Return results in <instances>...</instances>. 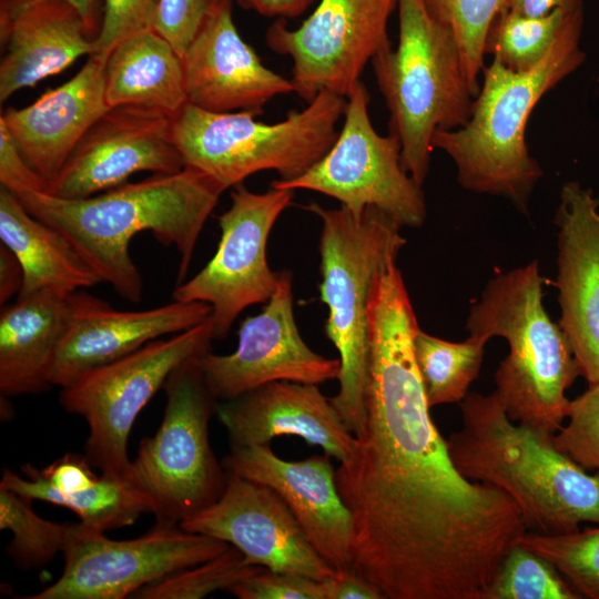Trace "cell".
Segmentation results:
<instances>
[{
    "mask_svg": "<svg viewBox=\"0 0 599 599\" xmlns=\"http://www.w3.org/2000/svg\"><path fill=\"white\" fill-rule=\"evenodd\" d=\"M346 103L344 97L323 91L305 109L273 124L256 120L258 111L216 113L186 103L172 118L173 141L185 166L206 173L225 190L265 170L293 180L333 145Z\"/></svg>",
    "mask_w": 599,
    "mask_h": 599,
    "instance_id": "8",
    "label": "cell"
},
{
    "mask_svg": "<svg viewBox=\"0 0 599 599\" xmlns=\"http://www.w3.org/2000/svg\"><path fill=\"white\" fill-rule=\"evenodd\" d=\"M73 293L40 291L4 305L0 313V392L4 397L52 387V366L69 329Z\"/></svg>",
    "mask_w": 599,
    "mask_h": 599,
    "instance_id": "25",
    "label": "cell"
},
{
    "mask_svg": "<svg viewBox=\"0 0 599 599\" xmlns=\"http://www.w3.org/2000/svg\"><path fill=\"white\" fill-rule=\"evenodd\" d=\"M213 0H160L153 29L182 55L206 17Z\"/></svg>",
    "mask_w": 599,
    "mask_h": 599,
    "instance_id": "38",
    "label": "cell"
},
{
    "mask_svg": "<svg viewBox=\"0 0 599 599\" xmlns=\"http://www.w3.org/2000/svg\"><path fill=\"white\" fill-rule=\"evenodd\" d=\"M0 242L18 257L23 285L18 296L40 291L71 294L101 283L73 245L38 220L9 190L0 186Z\"/></svg>",
    "mask_w": 599,
    "mask_h": 599,
    "instance_id": "27",
    "label": "cell"
},
{
    "mask_svg": "<svg viewBox=\"0 0 599 599\" xmlns=\"http://www.w3.org/2000/svg\"><path fill=\"white\" fill-rule=\"evenodd\" d=\"M209 304L172 301L141 311H119L82 291L73 293L69 329L58 349L50 382L63 388L82 374L120 359L150 342L205 322Z\"/></svg>",
    "mask_w": 599,
    "mask_h": 599,
    "instance_id": "21",
    "label": "cell"
},
{
    "mask_svg": "<svg viewBox=\"0 0 599 599\" xmlns=\"http://www.w3.org/2000/svg\"><path fill=\"white\" fill-rule=\"evenodd\" d=\"M322 582L325 599H386L376 585L353 569H335Z\"/></svg>",
    "mask_w": 599,
    "mask_h": 599,
    "instance_id": "40",
    "label": "cell"
},
{
    "mask_svg": "<svg viewBox=\"0 0 599 599\" xmlns=\"http://www.w3.org/2000/svg\"><path fill=\"white\" fill-rule=\"evenodd\" d=\"M231 447L268 445L278 436H297L319 446L339 463L355 447L331 398L317 385L277 380L217 403L215 410Z\"/></svg>",
    "mask_w": 599,
    "mask_h": 599,
    "instance_id": "22",
    "label": "cell"
},
{
    "mask_svg": "<svg viewBox=\"0 0 599 599\" xmlns=\"http://www.w3.org/2000/svg\"><path fill=\"white\" fill-rule=\"evenodd\" d=\"M429 13L456 38L464 70L476 98L485 69V41L505 0H424Z\"/></svg>",
    "mask_w": 599,
    "mask_h": 599,
    "instance_id": "32",
    "label": "cell"
},
{
    "mask_svg": "<svg viewBox=\"0 0 599 599\" xmlns=\"http://www.w3.org/2000/svg\"><path fill=\"white\" fill-rule=\"evenodd\" d=\"M397 6L398 44L386 47L372 63L403 167L422 186L434 134L464 126L475 97L453 32L429 13L424 0H397Z\"/></svg>",
    "mask_w": 599,
    "mask_h": 599,
    "instance_id": "7",
    "label": "cell"
},
{
    "mask_svg": "<svg viewBox=\"0 0 599 599\" xmlns=\"http://www.w3.org/2000/svg\"><path fill=\"white\" fill-rule=\"evenodd\" d=\"M329 455L290 461L270 445L232 447L227 473L266 485L286 502L316 552L334 569H352L354 525L335 480Z\"/></svg>",
    "mask_w": 599,
    "mask_h": 599,
    "instance_id": "18",
    "label": "cell"
},
{
    "mask_svg": "<svg viewBox=\"0 0 599 599\" xmlns=\"http://www.w3.org/2000/svg\"><path fill=\"white\" fill-rule=\"evenodd\" d=\"M346 100L344 123L329 150L302 175L275 180L271 187L315 191L355 213L375 207L402 226L420 227L425 199L422 186L403 167L399 141L376 132L368 113L369 95L361 81Z\"/></svg>",
    "mask_w": 599,
    "mask_h": 599,
    "instance_id": "11",
    "label": "cell"
},
{
    "mask_svg": "<svg viewBox=\"0 0 599 599\" xmlns=\"http://www.w3.org/2000/svg\"><path fill=\"white\" fill-rule=\"evenodd\" d=\"M459 406L463 426L447 444L464 477L505 491L532 532L599 525V473L588 474L559 450L554 434L514 422L495 392L468 393Z\"/></svg>",
    "mask_w": 599,
    "mask_h": 599,
    "instance_id": "3",
    "label": "cell"
},
{
    "mask_svg": "<svg viewBox=\"0 0 599 599\" xmlns=\"http://www.w3.org/2000/svg\"><path fill=\"white\" fill-rule=\"evenodd\" d=\"M75 522L60 578L29 599H123L170 575L212 559L230 545L180 525H156L139 538L110 539Z\"/></svg>",
    "mask_w": 599,
    "mask_h": 599,
    "instance_id": "12",
    "label": "cell"
},
{
    "mask_svg": "<svg viewBox=\"0 0 599 599\" xmlns=\"http://www.w3.org/2000/svg\"><path fill=\"white\" fill-rule=\"evenodd\" d=\"M105 55L93 53L79 72L23 109L0 116L19 152L48 185L92 124L110 108L104 94ZM47 191V190H45Z\"/></svg>",
    "mask_w": 599,
    "mask_h": 599,
    "instance_id": "24",
    "label": "cell"
},
{
    "mask_svg": "<svg viewBox=\"0 0 599 599\" xmlns=\"http://www.w3.org/2000/svg\"><path fill=\"white\" fill-rule=\"evenodd\" d=\"M32 501L0 488V528L12 534L6 554L21 570L41 568L62 554L75 524L42 518Z\"/></svg>",
    "mask_w": 599,
    "mask_h": 599,
    "instance_id": "30",
    "label": "cell"
},
{
    "mask_svg": "<svg viewBox=\"0 0 599 599\" xmlns=\"http://www.w3.org/2000/svg\"><path fill=\"white\" fill-rule=\"evenodd\" d=\"M221 497L180 522L192 532L238 549L251 565L323 581L332 568L313 548L282 497L271 487L227 473Z\"/></svg>",
    "mask_w": 599,
    "mask_h": 599,
    "instance_id": "17",
    "label": "cell"
},
{
    "mask_svg": "<svg viewBox=\"0 0 599 599\" xmlns=\"http://www.w3.org/2000/svg\"><path fill=\"white\" fill-rule=\"evenodd\" d=\"M556 567L516 544L502 560L485 599H580Z\"/></svg>",
    "mask_w": 599,
    "mask_h": 599,
    "instance_id": "34",
    "label": "cell"
},
{
    "mask_svg": "<svg viewBox=\"0 0 599 599\" xmlns=\"http://www.w3.org/2000/svg\"><path fill=\"white\" fill-rule=\"evenodd\" d=\"M211 317L169 338L91 369L61 388L65 412L81 416L89 435L84 456L102 475L129 481L128 441L140 412L185 362L211 352Z\"/></svg>",
    "mask_w": 599,
    "mask_h": 599,
    "instance_id": "10",
    "label": "cell"
},
{
    "mask_svg": "<svg viewBox=\"0 0 599 599\" xmlns=\"http://www.w3.org/2000/svg\"><path fill=\"white\" fill-rule=\"evenodd\" d=\"M544 284L536 260L495 274L470 306L466 329L507 341L495 393L514 422L555 435L568 415L566 392L580 374L566 334L544 306Z\"/></svg>",
    "mask_w": 599,
    "mask_h": 599,
    "instance_id": "5",
    "label": "cell"
},
{
    "mask_svg": "<svg viewBox=\"0 0 599 599\" xmlns=\"http://www.w3.org/2000/svg\"><path fill=\"white\" fill-rule=\"evenodd\" d=\"M205 382L217 400L234 398L267 383L318 385L338 379L341 362L313 352L303 341L293 313L292 274L280 272L264 309L244 319L235 352L200 358Z\"/></svg>",
    "mask_w": 599,
    "mask_h": 599,
    "instance_id": "15",
    "label": "cell"
},
{
    "mask_svg": "<svg viewBox=\"0 0 599 599\" xmlns=\"http://www.w3.org/2000/svg\"><path fill=\"white\" fill-rule=\"evenodd\" d=\"M568 424L554 435L559 450L585 469L599 473V383L569 403Z\"/></svg>",
    "mask_w": 599,
    "mask_h": 599,
    "instance_id": "35",
    "label": "cell"
},
{
    "mask_svg": "<svg viewBox=\"0 0 599 599\" xmlns=\"http://www.w3.org/2000/svg\"><path fill=\"white\" fill-rule=\"evenodd\" d=\"M244 555L230 546L219 556L195 566L170 573L138 590L139 599H201L216 590H226L257 572Z\"/></svg>",
    "mask_w": 599,
    "mask_h": 599,
    "instance_id": "33",
    "label": "cell"
},
{
    "mask_svg": "<svg viewBox=\"0 0 599 599\" xmlns=\"http://www.w3.org/2000/svg\"><path fill=\"white\" fill-rule=\"evenodd\" d=\"M583 4L571 10L546 58L534 69L514 72L497 59L483 71L468 122L434 134L433 149L455 163L465 190L505 197L520 212L542 176L526 143L528 119L542 95L586 60L580 48Z\"/></svg>",
    "mask_w": 599,
    "mask_h": 599,
    "instance_id": "4",
    "label": "cell"
},
{
    "mask_svg": "<svg viewBox=\"0 0 599 599\" xmlns=\"http://www.w3.org/2000/svg\"><path fill=\"white\" fill-rule=\"evenodd\" d=\"M80 12L90 33L97 38L99 33V22L97 12V0H65Z\"/></svg>",
    "mask_w": 599,
    "mask_h": 599,
    "instance_id": "44",
    "label": "cell"
},
{
    "mask_svg": "<svg viewBox=\"0 0 599 599\" xmlns=\"http://www.w3.org/2000/svg\"><path fill=\"white\" fill-rule=\"evenodd\" d=\"M316 0H237L245 9L265 17L294 18Z\"/></svg>",
    "mask_w": 599,
    "mask_h": 599,
    "instance_id": "42",
    "label": "cell"
},
{
    "mask_svg": "<svg viewBox=\"0 0 599 599\" xmlns=\"http://www.w3.org/2000/svg\"><path fill=\"white\" fill-rule=\"evenodd\" d=\"M487 342L473 335L463 342H448L417 329L414 357L429 408L460 403L468 395L479 375Z\"/></svg>",
    "mask_w": 599,
    "mask_h": 599,
    "instance_id": "28",
    "label": "cell"
},
{
    "mask_svg": "<svg viewBox=\"0 0 599 599\" xmlns=\"http://www.w3.org/2000/svg\"><path fill=\"white\" fill-rule=\"evenodd\" d=\"M418 328L393 264L369 304L365 420L335 470L353 517L352 569L386 599H485L528 528L505 491L455 467L415 362Z\"/></svg>",
    "mask_w": 599,
    "mask_h": 599,
    "instance_id": "1",
    "label": "cell"
},
{
    "mask_svg": "<svg viewBox=\"0 0 599 599\" xmlns=\"http://www.w3.org/2000/svg\"><path fill=\"white\" fill-rule=\"evenodd\" d=\"M559 325L579 374L599 383V199L577 181L566 182L556 210Z\"/></svg>",
    "mask_w": 599,
    "mask_h": 599,
    "instance_id": "19",
    "label": "cell"
},
{
    "mask_svg": "<svg viewBox=\"0 0 599 599\" xmlns=\"http://www.w3.org/2000/svg\"><path fill=\"white\" fill-rule=\"evenodd\" d=\"M225 189L206 173L185 166L153 174L78 200L47 192L16 195L38 220L59 231L114 292L131 303L142 298L143 282L130 243L149 231L180 256L177 284L184 282L202 229Z\"/></svg>",
    "mask_w": 599,
    "mask_h": 599,
    "instance_id": "2",
    "label": "cell"
},
{
    "mask_svg": "<svg viewBox=\"0 0 599 599\" xmlns=\"http://www.w3.org/2000/svg\"><path fill=\"white\" fill-rule=\"evenodd\" d=\"M397 0H319L296 29L274 22L271 50L293 60L294 92L307 103L325 91L347 98L369 60L390 45L387 24Z\"/></svg>",
    "mask_w": 599,
    "mask_h": 599,
    "instance_id": "14",
    "label": "cell"
},
{
    "mask_svg": "<svg viewBox=\"0 0 599 599\" xmlns=\"http://www.w3.org/2000/svg\"><path fill=\"white\" fill-rule=\"evenodd\" d=\"M306 210L322 222L321 298L328 307L325 332L339 354L338 393L331 398L345 427L356 434L365 420L369 304L377 276L406 244L402 225L375 207L359 213L341 205Z\"/></svg>",
    "mask_w": 599,
    "mask_h": 599,
    "instance_id": "6",
    "label": "cell"
},
{
    "mask_svg": "<svg viewBox=\"0 0 599 599\" xmlns=\"http://www.w3.org/2000/svg\"><path fill=\"white\" fill-rule=\"evenodd\" d=\"M227 591L240 599H325L322 581L266 568L234 583Z\"/></svg>",
    "mask_w": 599,
    "mask_h": 599,
    "instance_id": "37",
    "label": "cell"
},
{
    "mask_svg": "<svg viewBox=\"0 0 599 599\" xmlns=\"http://www.w3.org/2000/svg\"><path fill=\"white\" fill-rule=\"evenodd\" d=\"M171 121L136 106L110 108L87 131L45 192L85 199L126 183L136 172L181 171L185 164Z\"/></svg>",
    "mask_w": 599,
    "mask_h": 599,
    "instance_id": "16",
    "label": "cell"
},
{
    "mask_svg": "<svg viewBox=\"0 0 599 599\" xmlns=\"http://www.w3.org/2000/svg\"><path fill=\"white\" fill-rule=\"evenodd\" d=\"M518 542L551 562L582 598L599 599V527L551 535L527 531Z\"/></svg>",
    "mask_w": 599,
    "mask_h": 599,
    "instance_id": "31",
    "label": "cell"
},
{
    "mask_svg": "<svg viewBox=\"0 0 599 599\" xmlns=\"http://www.w3.org/2000/svg\"><path fill=\"white\" fill-rule=\"evenodd\" d=\"M293 195V190L271 187L254 193L236 185L230 209L219 217L221 237L215 254L197 274L174 288L173 301L211 306L214 339L224 338L245 308L266 303L274 294L280 272L267 264L266 244Z\"/></svg>",
    "mask_w": 599,
    "mask_h": 599,
    "instance_id": "13",
    "label": "cell"
},
{
    "mask_svg": "<svg viewBox=\"0 0 599 599\" xmlns=\"http://www.w3.org/2000/svg\"><path fill=\"white\" fill-rule=\"evenodd\" d=\"M189 103L210 112H263L273 98L294 92V84L266 68L242 39L231 0H213L182 55Z\"/></svg>",
    "mask_w": 599,
    "mask_h": 599,
    "instance_id": "20",
    "label": "cell"
},
{
    "mask_svg": "<svg viewBox=\"0 0 599 599\" xmlns=\"http://www.w3.org/2000/svg\"><path fill=\"white\" fill-rule=\"evenodd\" d=\"M201 357L169 376L163 419L153 436L141 440L130 464L128 479L145 496L156 522L180 525L214 504L226 486V470L210 444L217 399L205 382Z\"/></svg>",
    "mask_w": 599,
    "mask_h": 599,
    "instance_id": "9",
    "label": "cell"
},
{
    "mask_svg": "<svg viewBox=\"0 0 599 599\" xmlns=\"http://www.w3.org/2000/svg\"><path fill=\"white\" fill-rule=\"evenodd\" d=\"M582 0H505L504 9L526 17H544L559 8H572Z\"/></svg>",
    "mask_w": 599,
    "mask_h": 599,
    "instance_id": "43",
    "label": "cell"
},
{
    "mask_svg": "<svg viewBox=\"0 0 599 599\" xmlns=\"http://www.w3.org/2000/svg\"><path fill=\"white\" fill-rule=\"evenodd\" d=\"M23 285V270L16 254L0 243V304L7 305L10 298L20 293Z\"/></svg>",
    "mask_w": 599,
    "mask_h": 599,
    "instance_id": "41",
    "label": "cell"
},
{
    "mask_svg": "<svg viewBox=\"0 0 599 599\" xmlns=\"http://www.w3.org/2000/svg\"><path fill=\"white\" fill-rule=\"evenodd\" d=\"M0 185L14 195L47 190V183L23 159L2 121H0Z\"/></svg>",
    "mask_w": 599,
    "mask_h": 599,
    "instance_id": "39",
    "label": "cell"
},
{
    "mask_svg": "<svg viewBox=\"0 0 599 599\" xmlns=\"http://www.w3.org/2000/svg\"><path fill=\"white\" fill-rule=\"evenodd\" d=\"M160 0H104V12L94 39L95 52L108 55L123 39L153 29Z\"/></svg>",
    "mask_w": 599,
    "mask_h": 599,
    "instance_id": "36",
    "label": "cell"
},
{
    "mask_svg": "<svg viewBox=\"0 0 599 599\" xmlns=\"http://www.w3.org/2000/svg\"><path fill=\"white\" fill-rule=\"evenodd\" d=\"M104 94L109 108L136 106L173 118L189 103L182 58L154 29L136 32L106 55Z\"/></svg>",
    "mask_w": 599,
    "mask_h": 599,
    "instance_id": "26",
    "label": "cell"
},
{
    "mask_svg": "<svg viewBox=\"0 0 599 599\" xmlns=\"http://www.w3.org/2000/svg\"><path fill=\"white\" fill-rule=\"evenodd\" d=\"M576 7L559 8L544 17H526L501 10L488 29L485 55L491 54L514 72L536 68L549 53Z\"/></svg>",
    "mask_w": 599,
    "mask_h": 599,
    "instance_id": "29",
    "label": "cell"
},
{
    "mask_svg": "<svg viewBox=\"0 0 599 599\" xmlns=\"http://www.w3.org/2000/svg\"><path fill=\"white\" fill-rule=\"evenodd\" d=\"M0 101L95 52L94 37L65 0H0Z\"/></svg>",
    "mask_w": 599,
    "mask_h": 599,
    "instance_id": "23",
    "label": "cell"
}]
</instances>
